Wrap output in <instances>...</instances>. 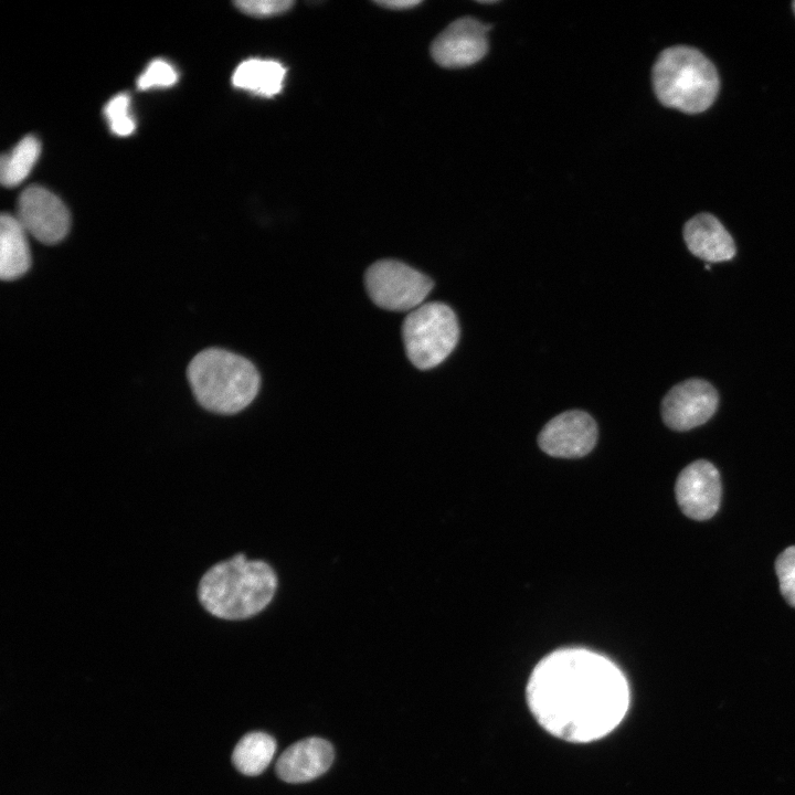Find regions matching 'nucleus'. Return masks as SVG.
<instances>
[{
    "label": "nucleus",
    "mask_w": 795,
    "mask_h": 795,
    "mask_svg": "<svg viewBox=\"0 0 795 795\" xmlns=\"http://www.w3.org/2000/svg\"><path fill=\"white\" fill-rule=\"evenodd\" d=\"M527 700L548 732L571 742H590L621 723L629 690L623 674L605 657L585 649H563L537 665Z\"/></svg>",
    "instance_id": "1"
},
{
    "label": "nucleus",
    "mask_w": 795,
    "mask_h": 795,
    "mask_svg": "<svg viewBox=\"0 0 795 795\" xmlns=\"http://www.w3.org/2000/svg\"><path fill=\"white\" fill-rule=\"evenodd\" d=\"M277 576L263 560L244 554L212 565L200 579L198 598L211 615L230 621L257 615L274 598Z\"/></svg>",
    "instance_id": "2"
},
{
    "label": "nucleus",
    "mask_w": 795,
    "mask_h": 795,
    "mask_svg": "<svg viewBox=\"0 0 795 795\" xmlns=\"http://www.w3.org/2000/svg\"><path fill=\"white\" fill-rule=\"evenodd\" d=\"M192 392L201 406L219 414H234L255 399L261 383L254 364L220 348L199 352L188 367Z\"/></svg>",
    "instance_id": "3"
},
{
    "label": "nucleus",
    "mask_w": 795,
    "mask_h": 795,
    "mask_svg": "<svg viewBox=\"0 0 795 795\" xmlns=\"http://www.w3.org/2000/svg\"><path fill=\"white\" fill-rule=\"evenodd\" d=\"M653 85L659 102L683 113L708 109L718 95L720 80L713 63L689 46L664 50L653 67Z\"/></svg>",
    "instance_id": "4"
},
{
    "label": "nucleus",
    "mask_w": 795,
    "mask_h": 795,
    "mask_svg": "<svg viewBox=\"0 0 795 795\" xmlns=\"http://www.w3.org/2000/svg\"><path fill=\"white\" fill-rule=\"evenodd\" d=\"M402 338L406 356L414 367L421 370L435 368L458 342L457 317L443 303L422 304L404 319Z\"/></svg>",
    "instance_id": "5"
},
{
    "label": "nucleus",
    "mask_w": 795,
    "mask_h": 795,
    "mask_svg": "<svg viewBox=\"0 0 795 795\" xmlns=\"http://www.w3.org/2000/svg\"><path fill=\"white\" fill-rule=\"evenodd\" d=\"M364 283L377 306L409 312L423 304L434 286L428 276L395 259L373 263L365 272Z\"/></svg>",
    "instance_id": "6"
},
{
    "label": "nucleus",
    "mask_w": 795,
    "mask_h": 795,
    "mask_svg": "<svg viewBox=\"0 0 795 795\" xmlns=\"http://www.w3.org/2000/svg\"><path fill=\"white\" fill-rule=\"evenodd\" d=\"M17 219L26 233L44 244L62 241L71 224L65 204L51 191L32 186L18 200Z\"/></svg>",
    "instance_id": "7"
},
{
    "label": "nucleus",
    "mask_w": 795,
    "mask_h": 795,
    "mask_svg": "<svg viewBox=\"0 0 795 795\" xmlns=\"http://www.w3.org/2000/svg\"><path fill=\"white\" fill-rule=\"evenodd\" d=\"M717 390L702 379H689L674 388L661 402V417L675 431H688L706 423L717 411Z\"/></svg>",
    "instance_id": "8"
},
{
    "label": "nucleus",
    "mask_w": 795,
    "mask_h": 795,
    "mask_svg": "<svg viewBox=\"0 0 795 795\" xmlns=\"http://www.w3.org/2000/svg\"><path fill=\"white\" fill-rule=\"evenodd\" d=\"M597 441L595 421L583 411H566L541 430L538 444L550 456L576 458L589 454Z\"/></svg>",
    "instance_id": "9"
},
{
    "label": "nucleus",
    "mask_w": 795,
    "mask_h": 795,
    "mask_svg": "<svg viewBox=\"0 0 795 795\" xmlns=\"http://www.w3.org/2000/svg\"><path fill=\"white\" fill-rule=\"evenodd\" d=\"M721 491L718 469L703 459L686 466L675 486L679 508L687 517L695 520H707L718 511Z\"/></svg>",
    "instance_id": "10"
},
{
    "label": "nucleus",
    "mask_w": 795,
    "mask_h": 795,
    "mask_svg": "<svg viewBox=\"0 0 795 795\" xmlns=\"http://www.w3.org/2000/svg\"><path fill=\"white\" fill-rule=\"evenodd\" d=\"M478 20L464 17L452 22L432 42L431 54L443 67H464L484 57L487 52V31Z\"/></svg>",
    "instance_id": "11"
},
{
    "label": "nucleus",
    "mask_w": 795,
    "mask_h": 795,
    "mask_svg": "<svg viewBox=\"0 0 795 795\" xmlns=\"http://www.w3.org/2000/svg\"><path fill=\"white\" fill-rule=\"evenodd\" d=\"M332 745L321 738H307L287 748L276 762V774L287 783L311 781L331 766Z\"/></svg>",
    "instance_id": "12"
},
{
    "label": "nucleus",
    "mask_w": 795,
    "mask_h": 795,
    "mask_svg": "<svg viewBox=\"0 0 795 795\" xmlns=\"http://www.w3.org/2000/svg\"><path fill=\"white\" fill-rule=\"evenodd\" d=\"M683 239L695 256L708 262L730 261L735 255L732 236L710 213L691 218L683 226Z\"/></svg>",
    "instance_id": "13"
},
{
    "label": "nucleus",
    "mask_w": 795,
    "mask_h": 795,
    "mask_svg": "<svg viewBox=\"0 0 795 795\" xmlns=\"http://www.w3.org/2000/svg\"><path fill=\"white\" fill-rule=\"evenodd\" d=\"M31 265L26 232L17 219L3 213L0 218V277L14 280Z\"/></svg>",
    "instance_id": "14"
},
{
    "label": "nucleus",
    "mask_w": 795,
    "mask_h": 795,
    "mask_svg": "<svg viewBox=\"0 0 795 795\" xmlns=\"http://www.w3.org/2000/svg\"><path fill=\"white\" fill-rule=\"evenodd\" d=\"M285 75L286 68L278 61L248 59L235 68L232 83L237 88L272 97L282 91Z\"/></svg>",
    "instance_id": "15"
},
{
    "label": "nucleus",
    "mask_w": 795,
    "mask_h": 795,
    "mask_svg": "<svg viewBox=\"0 0 795 795\" xmlns=\"http://www.w3.org/2000/svg\"><path fill=\"white\" fill-rule=\"evenodd\" d=\"M276 751L275 739L265 732H250L235 745L232 762L244 775L256 776L272 762Z\"/></svg>",
    "instance_id": "16"
},
{
    "label": "nucleus",
    "mask_w": 795,
    "mask_h": 795,
    "mask_svg": "<svg viewBox=\"0 0 795 795\" xmlns=\"http://www.w3.org/2000/svg\"><path fill=\"white\" fill-rule=\"evenodd\" d=\"M41 151L39 140L26 136L0 160V179L3 186L14 187L21 183L35 165Z\"/></svg>",
    "instance_id": "17"
},
{
    "label": "nucleus",
    "mask_w": 795,
    "mask_h": 795,
    "mask_svg": "<svg viewBox=\"0 0 795 795\" xmlns=\"http://www.w3.org/2000/svg\"><path fill=\"white\" fill-rule=\"evenodd\" d=\"M129 96L119 94L105 106V116L109 127L118 136H128L135 130V121L129 115Z\"/></svg>",
    "instance_id": "18"
},
{
    "label": "nucleus",
    "mask_w": 795,
    "mask_h": 795,
    "mask_svg": "<svg viewBox=\"0 0 795 795\" xmlns=\"http://www.w3.org/2000/svg\"><path fill=\"white\" fill-rule=\"evenodd\" d=\"M780 590L785 601L795 607V547L786 548L775 561Z\"/></svg>",
    "instance_id": "19"
},
{
    "label": "nucleus",
    "mask_w": 795,
    "mask_h": 795,
    "mask_svg": "<svg viewBox=\"0 0 795 795\" xmlns=\"http://www.w3.org/2000/svg\"><path fill=\"white\" fill-rule=\"evenodd\" d=\"M177 78L174 68L168 62L153 60L137 80V86L140 89L156 86L167 87L173 85Z\"/></svg>",
    "instance_id": "20"
},
{
    "label": "nucleus",
    "mask_w": 795,
    "mask_h": 795,
    "mask_svg": "<svg viewBox=\"0 0 795 795\" xmlns=\"http://www.w3.org/2000/svg\"><path fill=\"white\" fill-rule=\"evenodd\" d=\"M235 6L245 14L266 18L280 14L289 10L294 1L290 0H241Z\"/></svg>",
    "instance_id": "21"
},
{
    "label": "nucleus",
    "mask_w": 795,
    "mask_h": 795,
    "mask_svg": "<svg viewBox=\"0 0 795 795\" xmlns=\"http://www.w3.org/2000/svg\"><path fill=\"white\" fill-rule=\"evenodd\" d=\"M379 6H382L384 8L393 9V10H403V9H410L421 3V1L417 0H386V1H377Z\"/></svg>",
    "instance_id": "22"
},
{
    "label": "nucleus",
    "mask_w": 795,
    "mask_h": 795,
    "mask_svg": "<svg viewBox=\"0 0 795 795\" xmlns=\"http://www.w3.org/2000/svg\"><path fill=\"white\" fill-rule=\"evenodd\" d=\"M793 9H794V12H795V1L793 2Z\"/></svg>",
    "instance_id": "23"
}]
</instances>
